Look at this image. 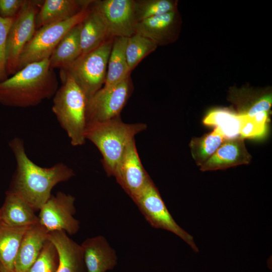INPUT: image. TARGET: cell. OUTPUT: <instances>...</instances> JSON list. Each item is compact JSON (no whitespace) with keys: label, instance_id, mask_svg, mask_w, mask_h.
<instances>
[{"label":"cell","instance_id":"obj_1","mask_svg":"<svg viewBox=\"0 0 272 272\" xmlns=\"http://www.w3.org/2000/svg\"><path fill=\"white\" fill-rule=\"evenodd\" d=\"M9 145L17 167L7 191L21 197L35 211L40 210L50 197L53 187L75 176L73 170L63 163L48 168L36 165L28 157L24 141L19 138L12 140Z\"/></svg>","mask_w":272,"mask_h":272},{"label":"cell","instance_id":"obj_2","mask_svg":"<svg viewBox=\"0 0 272 272\" xmlns=\"http://www.w3.org/2000/svg\"><path fill=\"white\" fill-rule=\"evenodd\" d=\"M58 85L49 59L32 63L0 82V104L18 108L35 106L53 97Z\"/></svg>","mask_w":272,"mask_h":272},{"label":"cell","instance_id":"obj_3","mask_svg":"<svg viewBox=\"0 0 272 272\" xmlns=\"http://www.w3.org/2000/svg\"><path fill=\"white\" fill-rule=\"evenodd\" d=\"M146 128L145 123H124L120 116L105 121L88 123L85 137L100 152L107 175L114 176L117 165L128 143Z\"/></svg>","mask_w":272,"mask_h":272},{"label":"cell","instance_id":"obj_4","mask_svg":"<svg viewBox=\"0 0 272 272\" xmlns=\"http://www.w3.org/2000/svg\"><path fill=\"white\" fill-rule=\"evenodd\" d=\"M62 85L53 96L52 111L73 146L85 143L87 99L73 78L60 75Z\"/></svg>","mask_w":272,"mask_h":272},{"label":"cell","instance_id":"obj_5","mask_svg":"<svg viewBox=\"0 0 272 272\" xmlns=\"http://www.w3.org/2000/svg\"><path fill=\"white\" fill-rule=\"evenodd\" d=\"M114 38H108L92 51L80 55L60 75L71 76L87 99L92 97L104 84L107 64Z\"/></svg>","mask_w":272,"mask_h":272},{"label":"cell","instance_id":"obj_6","mask_svg":"<svg viewBox=\"0 0 272 272\" xmlns=\"http://www.w3.org/2000/svg\"><path fill=\"white\" fill-rule=\"evenodd\" d=\"M90 11L88 8L68 20L39 28L24 47L19 58L17 72L30 63L49 59L63 37L81 23Z\"/></svg>","mask_w":272,"mask_h":272},{"label":"cell","instance_id":"obj_7","mask_svg":"<svg viewBox=\"0 0 272 272\" xmlns=\"http://www.w3.org/2000/svg\"><path fill=\"white\" fill-rule=\"evenodd\" d=\"M131 199L151 226L175 234L187 243L194 252H198L193 236L181 228L173 219L151 178Z\"/></svg>","mask_w":272,"mask_h":272},{"label":"cell","instance_id":"obj_8","mask_svg":"<svg viewBox=\"0 0 272 272\" xmlns=\"http://www.w3.org/2000/svg\"><path fill=\"white\" fill-rule=\"evenodd\" d=\"M43 2L26 0L14 18L7 42V73L8 77L17 72L21 54L36 31V16Z\"/></svg>","mask_w":272,"mask_h":272},{"label":"cell","instance_id":"obj_9","mask_svg":"<svg viewBox=\"0 0 272 272\" xmlns=\"http://www.w3.org/2000/svg\"><path fill=\"white\" fill-rule=\"evenodd\" d=\"M133 90L130 75L114 86L101 88L87 100L86 110L87 124L120 117V113Z\"/></svg>","mask_w":272,"mask_h":272},{"label":"cell","instance_id":"obj_10","mask_svg":"<svg viewBox=\"0 0 272 272\" xmlns=\"http://www.w3.org/2000/svg\"><path fill=\"white\" fill-rule=\"evenodd\" d=\"M89 8L100 17L109 38H128L135 34L133 0H93Z\"/></svg>","mask_w":272,"mask_h":272},{"label":"cell","instance_id":"obj_11","mask_svg":"<svg viewBox=\"0 0 272 272\" xmlns=\"http://www.w3.org/2000/svg\"><path fill=\"white\" fill-rule=\"evenodd\" d=\"M75 200L74 196L61 191L51 195L39 210V223L49 232L62 231L71 235L76 234L80 223L74 216Z\"/></svg>","mask_w":272,"mask_h":272},{"label":"cell","instance_id":"obj_12","mask_svg":"<svg viewBox=\"0 0 272 272\" xmlns=\"http://www.w3.org/2000/svg\"><path fill=\"white\" fill-rule=\"evenodd\" d=\"M114 177L131 198L151 179L139 157L134 138L127 145L117 165Z\"/></svg>","mask_w":272,"mask_h":272},{"label":"cell","instance_id":"obj_13","mask_svg":"<svg viewBox=\"0 0 272 272\" xmlns=\"http://www.w3.org/2000/svg\"><path fill=\"white\" fill-rule=\"evenodd\" d=\"M182 19L178 9L138 22L135 33L152 41L157 46L175 42L181 32Z\"/></svg>","mask_w":272,"mask_h":272},{"label":"cell","instance_id":"obj_14","mask_svg":"<svg viewBox=\"0 0 272 272\" xmlns=\"http://www.w3.org/2000/svg\"><path fill=\"white\" fill-rule=\"evenodd\" d=\"M81 245L87 272H106L117 265L116 251L104 236L87 238Z\"/></svg>","mask_w":272,"mask_h":272},{"label":"cell","instance_id":"obj_15","mask_svg":"<svg viewBox=\"0 0 272 272\" xmlns=\"http://www.w3.org/2000/svg\"><path fill=\"white\" fill-rule=\"evenodd\" d=\"M228 99L234 105L238 115L252 116L259 112L269 111L272 105L271 90L270 88L233 87L229 92Z\"/></svg>","mask_w":272,"mask_h":272},{"label":"cell","instance_id":"obj_16","mask_svg":"<svg viewBox=\"0 0 272 272\" xmlns=\"http://www.w3.org/2000/svg\"><path fill=\"white\" fill-rule=\"evenodd\" d=\"M48 239L54 245L58 254L56 272H87L81 245L62 231L48 233Z\"/></svg>","mask_w":272,"mask_h":272},{"label":"cell","instance_id":"obj_17","mask_svg":"<svg viewBox=\"0 0 272 272\" xmlns=\"http://www.w3.org/2000/svg\"><path fill=\"white\" fill-rule=\"evenodd\" d=\"M49 232L39 222L30 226L21 240L14 262L15 272H26L41 254Z\"/></svg>","mask_w":272,"mask_h":272},{"label":"cell","instance_id":"obj_18","mask_svg":"<svg viewBox=\"0 0 272 272\" xmlns=\"http://www.w3.org/2000/svg\"><path fill=\"white\" fill-rule=\"evenodd\" d=\"M251 155L247 151L244 139L238 137L226 139L213 155L200 167L202 171L223 170L233 166L249 164Z\"/></svg>","mask_w":272,"mask_h":272},{"label":"cell","instance_id":"obj_19","mask_svg":"<svg viewBox=\"0 0 272 272\" xmlns=\"http://www.w3.org/2000/svg\"><path fill=\"white\" fill-rule=\"evenodd\" d=\"M93 0H45L36 19V29L68 20L89 8Z\"/></svg>","mask_w":272,"mask_h":272},{"label":"cell","instance_id":"obj_20","mask_svg":"<svg viewBox=\"0 0 272 272\" xmlns=\"http://www.w3.org/2000/svg\"><path fill=\"white\" fill-rule=\"evenodd\" d=\"M34 209L20 196L7 191L0 209V220L15 227H30L39 222Z\"/></svg>","mask_w":272,"mask_h":272},{"label":"cell","instance_id":"obj_21","mask_svg":"<svg viewBox=\"0 0 272 272\" xmlns=\"http://www.w3.org/2000/svg\"><path fill=\"white\" fill-rule=\"evenodd\" d=\"M80 23L70 30L59 42L49 58L51 69H64L81 55Z\"/></svg>","mask_w":272,"mask_h":272},{"label":"cell","instance_id":"obj_22","mask_svg":"<svg viewBox=\"0 0 272 272\" xmlns=\"http://www.w3.org/2000/svg\"><path fill=\"white\" fill-rule=\"evenodd\" d=\"M128 38L114 37L109 57L105 81L103 87L114 86L130 75L125 49Z\"/></svg>","mask_w":272,"mask_h":272},{"label":"cell","instance_id":"obj_23","mask_svg":"<svg viewBox=\"0 0 272 272\" xmlns=\"http://www.w3.org/2000/svg\"><path fill=\"white\" fill-rule=\"evenodd\" d=\"M89 9V13L80 23L81 55L92 51L110 38L100 17L95 12Z\"/></svg>","mask_w":272,"mask_h":272},{"label":"cell","instance_id":"obj_24","mask_svg":"<svg viewBox=\"0 0 272 272\" xmlns=\"http://www.w3.org/2000/svg\"><path fill=\"white\" fill-rule=\"evenodd\" d=\"M27 227L9 226L0 220V264L14 270L18 249Z\"/></svg>","mask_w":272,"mask_h":272},{"label":"cell","instance_id":"obj_25","mask_svg":"<svg viewBox=\"0 0 272 272\" xmlns=\"http://www.w3.org/2000/svg\"><path fill=\"white\" fill-rule=\"evenodd\" d=\"M226 139L222 130L216 127L212 132L191 140L189 147L196 164L202 166Z\"/></svg>","mask_w":272,"mask_h":272},{"label":"cell","instance_id":"obj_26","mask_svg":"<svg viewBox=\"0 0 272 272\" xmlns=\"http://www.w3.org/2000/svg\"><path fill=\"white\" fill-rule=\"evenodd\" d=\"M240 115L227 108L210 111L203 120L205 124L219 127L227 139L239 137Z\"/></svg>","mask_w":272,"mask_h":272},{"label":"cell","instance_id":"obj_27","mask_svg":"<svg viewBox=\"0 0 272 272\" xmlns=\"http://www.w3.org/2000/svg\"><path fill=\"white\" fill-rule=\"evenodd\" d=\"M176 0H133L137 22L178 9Z\"/></svg>","mask_w":272,"mask_h":272},{"label":"cell","instance_id":"obj_28","mask_svg":"<svg viewBox=\"0 0 272 272\" xmlns=\"http://www.w3.org/2000/svg\"><path fill=\"white\" fill-rule=\"evenodd\" d=\"M157 46L150 39L138 34H135L127 39L125 55L127 62L131 72L140 62L151 53Z\"/></svg>","mask_w":272,"mask_h":272},{"label":"cell","instance_id":"obj_29","mask_svg":"<svg viewBox=\"0 0 272 272\" xmlns=\"http://www.w3.org/2000/svg\"><path fill=\"white\" fill-rule=\"evenodd\" d=\"M268 112H259L252 116L240 115V137L244 139L262 135L265 131Z\"/></svg>","mask_w":272,"mask_h":272},{"label":"cell","instance_id":"obj_30","mask_svg":"<svg viewBox=\"0 0 272 272\" xmlns=\"http://www.w3.org/2000/svg\"><path fill=\"white\" fill-rule=\"evenodd\" d=\"M58 263L57 250L48 240L41 254L26 272H56Z\"/></svg>","mask_w":272,"mask_h":272},{"label":"cell","instance_id":"obj_31","mask_svg":"<svg viewBox=\"0 0 272 272\" xmlns=\"http://www.w3.org/2000/svg\"><path fill=\"white\" fill-rule=\"evenodd\" d=\"M14 18H4L0 16V82L8 78L7 73V42Z\"/></svg>","mask_w":272,"mask_h":272},{"label":"cell","instance_id":"obj_32","mask_svg":"<svg viewBox=\"0 0 272 272\" xmlns=\"http://www.w3.org/2000/svg\"><path fill=\"white\" fill-rule=\"evenodd\" d=\"M25 1L0 0V16L4 18H15Z\"/></svg>","mask_w":272,"mask_h":272},{"label":"cell","instance_id":"obj_33","mask_svg":"<svg viewBox=\"0 0 272 272\" xmlns=\"http://www.w3.org/2000/svg\"><path fill=\"white\" fill-rule=\"evenodd\" d=\"M0 272H15L14 270L8 269L0 264Z\"/></svg>","mask_w":272,"mask_h":272}]
</instances>
